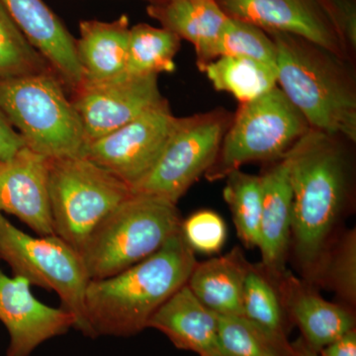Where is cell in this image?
I'll use <instances>...</instances> for the list:
<instances>
[{
  "instance_id": "6da1fadb",
  "label": "cell",
  "mask_w": 356,
  "mask_h": 356,
  "mask_svg": "<svg viewBox=\"0 0 356 356\" xmlns=\"http://www.w3.org/2000/svg\"><path fill=\"white\" fill-rule=\"evenodd\" d=\"M353 144L310 128L287 152L293 191L290 250L302 280L315 288L355 198Z\"/></svg>"
},
{
  "instance_id": "7a4b0ae2",
  "label": "cell",
  "mask_w": 356,
  "mask_h": 356,
  "mask_svg": "<svg viewBox=\"0 0 356 356\" xmlns=\"http://www.w3.org/2000/svg\"><path fill=\"white\" fill-rule=\"evenodd\" d=\"M197 264L181 229L158 252L104 280H90L86 292V331L90 339L131 337L186 284Z\"/></svg>"
},
{
  "instance_id": "3957f363",
  "label": "cell",
  "mask_w": 356,
  "mask_h": 356,
  "mask_svg": "<svg viewBox=\"0 0 356 356\" xmlns=\"http://www.w3.org/2000/svg\"><path fill=\"white\" fill-rule=\"evenodd\" d=\"M277 51V86L314 130L356 142L353 62L301 37L266 32Z\"/></svg>"
},
{
  "instance_id": "277c9868",
  "label": "cell",
  "mask_w": 356,
  "mask_h": 356,
  "mask_svg": "<svg viewBox=\"0 0 356 356\" xmlns=\"http://www.w3.org/2000/svg\"><path fill=\"white\" fill-rule=\"evenodd\" d=\"M181 222L175 204L131 194L93 229L79 252L89 278L111 277L151 257Z\"/></svg>"
},
{
  "instance_id": "5b68a950",
  "label": "cell",
  "mask_w": 356,
  "mask_h": 356,
  "mask_svg": "<svg viewBox=\"0 0 356 356\" xmlns=\"http://www.w3.org/2000/svg\"><path fill=\"white\" fill-rule=\"evenodd\" d=\"M0 109L32 151L49 159L81 154L83 126L55 72L0 77Z\"/></svg>"
},
{
  "instance_id": "8992f818",
  "label": "cell",
  "mask_w": 356,
  "mask_h": 356,
  "mask_svg": "<svg viewBox=\"0 0 356 356\" xmlns=\"http://www.w3.org/2000/svg\"><path fill=\"white\" fill-rule=\"evenodd\" d=\"M309 129L305 117L275 86L257 99L240 103L216 159L204 177L211 182L217 181L245 163L275 161L284 156Z\"/></svg>"
},
{
  "instance_id": "52a82bcc",
  "label": "cell",
  "mask_w": 356,
  "mask_h": 356,
  "mask_svg": "<svg viewBox=\"0 0 356 356\" xmlns=\"http://www.w3.org/2000/svg\"><path fill=\"white\" fill-rule=\"evenodd\" d=\"M48 191L55 235L79 252L100 222L132 194L128 184L81 156L49 159Z\"/></svg>"
},
{
  "instance_id": "ba28073f",
  "label": "cell",
  "mask_w": 356,
  "mask_h": 356,
  "mask_svg": "<svg viewBox=\"0 0 356 356\" xmlns=\"http://www.w3.org/2000/svg\"><path fill=\"white\" fill-rule=\"evenodd\" d=\"M0 259L30 284L56 292L62 308L86 331V292L90 278L81 254L57 235L33 236L0 213Z\"/></svg>"
},
{
  "instance_id": "9c48e42d",
  "label": "cell",
  "mask_w": 356,
  "mask_h": 356,
  "mask_svg": "<svg viewBox=\"0 0 356 356\" xmlns=\"http://www.w3.org/2000/svg\"><path fill=\"white\" fill-rule=\"evenodd\" d=\"M232 119L222 108L178 118L153 168L131 192L177 205L214 163Z\"/></svg>"
},
{
  "instance_id": "30bf717a",
  "label": "cell",
  "mask_w": 356,
  "mask_h": 356,
  "mask_svg": "<svg viewBox=\"0 0 356 356\" xmlns=\"http://www.w3.org/2000/svg\"><path fill=\"white\" fill-rule=\"evenodd\" d=\"M168 100L99 139L79 156L108 170L132 188L153 168L177 123Z\"/></svg>"
},
{
  "instance_id": "8fae6325",
  "label": "cell",
  "mask_w": 356,
  "mask_h": 356,
  "mask_svg": "<svg viewBox=\"0 0 356 356\" xmlns=\"http://www.w3.org/2000/svg\"><path fill=\"white\" fill-rule=\"evenodd\" d=\"M72 93L86 144L123 127L165 99L158 74H123L100 83L84 81Z\"/></svg>"
},
{
  "instance_id": "7c38bea8",
  "label": "cell",
  "mask_w": 356,
  "mask_h": 356,
  "mask_svg": "<svg viewBox=\"0 0 356 356\" xmlns=\"http://www.w3.org/2000/svg\"><path fill=\"white\" fill-rule=\"evenodd\" d=\"M226 15L266 32L301 37L355 63L325 0H216Z\"/></svg>"
},
{
  "instance_id": "4fadbf2b",
  "label": "cell",
  "mask_w": 356,
  "mask_h": 356,
  "mask_svg": "<svg viewBox=\"0 0 356 356\" xmlns=\"http://www.w3.org/2000/svg\"><path fill=\"white\" fill-rule=\"evenodd\" d=\"M30 287L29 281L9 277L0 267V322L10 339L7 356H30L44 341L74 327L69 312L42 303Z\"/></svg>"
},
{
  "instance_id": "5bb4252c",
  "label": "cell",
  "mask_w": 356,
  "mask_h": 356,
  "mask_svg": "<svg viewBox=\"0 0 356 356\" xmlns=\"http://www.w3.org/2000/svg\"><path fill=\"white\" fill-rule=\"evenodd\" d=\"M49 159L27 146L0 161V213L13 215L37 235H55L48 191Z\"/></svg>"
},
{
  "instance_id": "9a60e30c",
  "label": "cell",
  "mask_w": 356,
  "mask_h": 356,
  "mask_svg": "<svg viewBox=\"0 0 356 356\" xmlns=\"http://www.w3.org/2000/svg\"><path fill=\"white\" fill-rule=\"evenodd\" d=\"M28 41L41 54L62 79L76 90L83 83L77 60L76 39L43 0H0Z\"/></svg>"
},
{
  "instance_id": "2e32d148",
  "label": "cell",
  "mask_w": 356,
  "mask_h": 356,
  "mask_svg": "<svg viewBox=\"0 0 356 356\" xmlns=\"http://www.w3.org/2000/svg\"><path fill=\"white\" fill-rule=\"evenodd\" d=\"M262 212L259 248L261 264L274 280L287 270L291 245L293 191L287 153L262 170Z\"/></svg>"
},
{
  "instance_id": "e0dca14e",
  "label": "cell",
  "mask_w": 356,
  "mask_h": 356,
  "mask_svg": "<svg viewBox=\"0 0 356 356\" xmlns=\"http://www.w3.org/2000/svg\"><path fill=\"white\" fill-rule=\"evenodd\" d=\"M276 282L288 318L298 325L302 339L313 350L318 353L355 329V310L323 298L315 287L288 269Z\"/></svg>"
},
{
  "instance_id": "ac0fdd59",
  "label": "cell",
  "mask_w": 356,
  "mask_h": 356,
  "mask_svg": "<svg viewBox=\"0 0 356 356\" xmlns=\"http://www.w3.org/2000/svg\"><path fill=\"white\" fill-rule=\"evenodd\" d=\"M147 327L163 332L179 350L221 356L217 314L204 306L186 284L159 307Z\"/></svg>"
},
{
  "instance_id": "d6986e66",
  "label": "cell",
  "mask_w": 356,
  "mask_h": 356,
  "mask_svg": "<svg viewBox=\"0 0 356 356\" xmlns=\"http://www.w3.org/2000/svg\"><path fill=\"white\" fill-rule=\"evenodd\" d=\"M147 13L161 27L193 44L201 72L216 60L218 42L229 18L216 0H175L147 6Z\"/></svg>"
},
{
  "instance_id": "ffe728a7",
  "label": "cell",
  "mask_w": 356,
  "mask_h": 356,
  "mask_svg": "<svg viewBox=\"0 0 356 356\" xmlns=\"http://www.w3.org/2000/svg\"><path fill=\"white\" fill-rule=\"evenodd\" d=\"M130 20L121 15L116 20H83L76 39L77 60L83 83H100L123 76L127 63Z\"/></svg>"
},
{
  "instance_id": "44dd1931",
  "label": "cell",
  "mask_w": 356,
  "mask_h": 356,
  "mask_svg": "<svg viewBox=\"0 0 356 356\" xmlns=\"http://www.w3.org/2000/svg\"><path fill=\"white\" fill-rule=\"evenodd\" d=\"M250 262L240 248L198 262L186 285L199 301L217 315L243 316V286Z\"/></svg>"
},
{
  "instance_id": "7402d4cb",
  "label": "cell",
  "mask_w": 356,
  "mask_h": 356,
  "mask_svg": "<svg viewBox=\"0 0 356 356\" xmlns=\"http://www.w3.org/2000/svg\"><path fill=\"white\" fill-rule=\"evenodd\" d=\"M213 88L235 96L240 103L252 102L277 86V69L240 57H219L203 70Z\"/></svg>"
},
{
  "instance_id": "603a6c76",
  "label": "cell",
  "mask_w": 356,
  "mask_h": 356,
  "mask_svg": "<svg viewBox=\"0 0 356 356\" xmlns=\"http://www.w3.org/2000/svg\"><path fill=\"white\" fill-rule=\"evenodd\" d=\"M181 39L165 28L140 23L130 28L124 74L144 76L172 72Z\"/></svg>"
},
{
  "instance_id": "cb8c5ba5",
  "label": "cell",
  "mask_w": 356,
  "mask_h": 356,
  "mask_svg": "<svg viewBox=\"0 0 356 356\" xmlns=\"http://www.w3.org/2000/svg\"><path fill=\"white\" fill-rule=\"evenodd\" d=\"M217 316L221 356H293L287 339L274 336L245 316Z\"/></svg>"
},
{
  "instance_id": "d4e9b609",
  "label": "cell",
  "mask_w": 356,
  "mask_h": 356,
  "mask_svg": "<svg viewBox=\"0 0 356 356\" xmlns=\"http://www.w3.org/2000/svg\"><path fill=\"white\" fill-rule=\"evenodd\" d=\"M225 179L222 196L231 210L236 234L245 248H259L262 212L261 175L238 170Z\"/></svg>"
},
{
  "instance_id": "484cf974",
  "label": "cell",
  "mask_w": 356,
  "mask_h": 356,
  "mask_svg": "<svg viewBox=\"0 0 356 356\" xmlns=\"http://www.w3.org/2000/svg\"><path fill=\"white\" fill-rule=\"evenodd\" d=\"M243 316L274 336L287 339L288 316L277 282L261 264H250L243 286Z\"/></svg>"
},
{
  "instance_id": "4316f807",
  "label": "cell",
  "mask_w": 356,
  "mask_h": 356,
  "mask_svg": "<svg viewBox=\"0 0 356 356\" xmlns=\"http://www.w3.org/2000/svg\"><path fill=\"white\" fill-rule=\"evenodd\" d=\"M337 295L339 303L356 306V231H341L327 250L317 283Z\"/></svg>"
},
{
  "instance_id": "83f0119b",
  "label": "cell",
  "mask_w": 356,
  "mask_h": 356,
  "mask_svg": "<svg viewBox=\"0 0 356 356\" xmlns=\"http://www.w3.org/2000/svg\"><path fill=\"white\" fill-rule=\"evenodd\" d=\"M47 72L55 70L28 41L0 2V77L29 76Z\"/></svg>"
},
{
  "instance_id": "f1b7e54d",
  "label": "cell",
  "mask_w": 356,
  "mask_h": 356,
  "mask_svg": "<svg viewBox=\"0 0 356 356\" xmlns=\"http://www.w3.org/2000/svg\"><path fill=\"white\" fill-rule=\"evenodd\" d=\"M219 57L247 58L276 67L277 51L274 40L264 30L229 17L217 44Z\"/></svg>"
},
{
  "instance_id": "f546056e",
  "label": "cell",
  "mask_w": 356,
  "mask_h": 356,
  "mask_svg": "<svg viewBox=\"0 0 356 356\" xmlns=\"http://www.w3.org/2000/svg\"><path fill=\"white\" fill-rule=\"evenodd\" d=\"M227 232L222 218L212 210L198 211L181 222L182 236L194 252L213 254L221 252Z\"/></svg>"
},
{
  "instance_id": "4dcf8cb0",
  "label": "cell",
  "mask_w": 356,
  "mask_h": 356,
  "mask_svg": "<svg viewBox=\"0 0 356 356\" xmlns=\"http://www.w3.org/2000/svg\"><path fill=\"white\" fill-rule=\"evenodd\" d=\"M348 53L356 55V0H325Z\"/></svg>"
},
{
  "instance_id": "1f68e13d",
  "label": "cell",
  "mask_w": 356,
  "mask_h": 356,
  "mask_svg": "<svg viewBox=\"0 0 356 356\" xmlns=\"http://www.w3.org/2000/svg\"><path fill=\"white\" fill-rule=\"evenodd\" d=\"M26 144L0 109V161L13 158Z\"/></svg>"
},
{
  "instance_id": "d6a6232c",
  "label": "cell",
  "mask_w": 356,
  "mask_h": 356,
  "mask_svg": "<svg viewBox=\"0 0 356 356\" xmlns=\"http://www.w3.org/2000/svg\"><path fill=\"white\" fill-rule=\"evenodd\" d=\"M320 356H356V330L346 332L318 351Z\"/></svg>"
},
{
  "instance_id": "836d02e7",
  "label": "cell",
  "mask_w": 356,
  "mask_h": 356,
  "mask_svg": "<svg viewBox=\"0 0 356 356\" xmlns=\"http://www.w3.org/2000/svg\"><path fill=\"white\" fill-rule=\"evenodd\" d=\"M291 346L293 356H320L318 351L313 350L302 337L291 343Z\"/></svg>"
},
{
  "instance_id": "e575fe53",
  "label": "cell",
  "mask_w": 356,
  "mask_h": 356,
  "mask_svg": "<svg viewBox=\"0 0 356 356\" xmlns=\"http://www.w3.org/2000/svg\"><path fill=\"white\" fill-rule=\"evenodd\" d=\"M147 2V6H161V4L170 3L175 0H145Z\"/></svg>"
}]
</instances>
